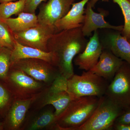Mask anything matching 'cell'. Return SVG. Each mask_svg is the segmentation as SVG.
I'll use <instances>...</instances> for the list:
<instances>
[{
  "instance_id": "obj_1",
  "label": "cell",
  "mask_w": 130,
  "mask_h": 130,
  "mask_svg": "<svg viewBox=\"0 0 130 130\" xmlns=\"http://www.w3.org/2000/svg\"><path fill=\"white\" fill-rule=\"evenodd\" d=\"M82 27L56 32L48 42V52H52L55 56V67L67 79L74 74L73 59L84 51L88 41L83 34Z\"/></svg>"
},
{
  "instance_id": "obj_2",
  "label": "cell",
  "mask_w": 130,
  "mask_h": 130,
  "mask_svg": "<svg viewBox=\"0 0 130 130\" xmlns=\"http://www.w3.org/2000/svg\"><path fill=\"white\" fill-rule=\"evenodd\" d=\"M99 98L83 96L72 100L61 113L55 117L50 129L77 130L90 118L98 103Z\"/></svg>"
},
{
  "instance_id": "obj_3",
  "label": "cell",
  "mask_w": 130,
  "mask_h": 130,
  "mask_svg": "<svg viewBox=\"0 0 130 130\" xmlns=\"http://www.w3.org/2000/svg\"><path fill=\"white\" fill-rule=\"evenodd\" d=\"M109 81L90 71L81 75L74 74L67 80V90L71 100L83 96L100 98L106 93Z\"/></svg>"
},
{
  "instance_id": "obj_4",
  "label": "cell",
  "mask_w": 130,
  "mask_h": 130,
  "mask_svg": "<svg viewBox=\"0 0 130 130\" xmlns=\"http://www.w3.org/2000/svg\"><path fill=\"white\" fill-rule=\"evenodd\" d=\"M5 80L10 86L8 89L17 100H26L40 95L49 86L16 68H10Z\"/></svg>"
},
{
  "instance_id": "obj_5",
  "label": "cell",
  "mask_w": 130,
  "mask_h": 130,
  "mask_svg": "<svg viewBox=\"0 0 130 130\" xmlns=\"http://www.w3.org/2000/svg\"><path fill=\"white\" fill-rule=\"evenodd\" d=\"M123 110L106 96H103L90 118L77 130L113 129L116 119Z\"/></svg>"
},
{
  "instance_id": "obj_6",
  "label": "cell",
  "mask_w": 130,
  "mask_h": 130,
  "mask_svg": "<svg viewBox=\"0 0 130 130\" xmlns=\"http://www.w3.org/2000/svg\"><path fill=\"white\" fill-rule=\"evenodd\" d=\"M67 80L61 76L56 78L32 104L34 108L38 110L51 105L55 109V117L61 113L72 100L67 90Z\"/></svg>"
},
{
  "instance_id": "obj_7",
  "label": "cell",
  "mask_w": 130,
  "mask_h": 130,
  "mask_svg": "<svg viewBox=\"0 0 130 130\" xmlns=\"http://www.w3.org/2000/svg\"><path fill=\"white\" fill-rule=\"evenodd\" d=\"M10 68L21 70L36 80L48 86L51 85L56 78L61 76L54 65L40 59H22L12 64Z\"/></svg>"
},
{
  "instance_id": "obj_8",
  "label": "cell",
  "mask_w": 130,
  "mask_h": 130,
  "mask_svg": "<svg viewBox=\"0 0 130 130\" xmlns=\"http://www.w3.org/2000/svg\"><path fill=\"white\" fill-rule=\"evenodd\" d=\"M105 95L122 109L130 106V65L124 61Z\"/></svg>"
},
{
  "instance_id": "obj_9",
  "label": "cell",
  "mask_w": 130,
  "mask_h": 130,
  "mask_svg": "<svg viewBox=\"0 0 130 130\" xmlns=\"http://www.w3.org/2000/svg\"><path fill=\"white\" fill-rule=\"evenodd\" d=\"M56 32L54 26L38 24L35 27L20 32H12V34L15 40L22 45L48 52V42Z\"/></svg>"
},
{
  "instance_id": "obj_10",
  "label": "cell",
  "mask_w": 130,
  "mask_h": 130,
  "mask_svg": "<svg viewBox=\"0 0 130 130\" xmlns=\"http://www.w3.org/2000/svg\"><path fill=\"white\" fill-rule=\"evenodd\" d=\"M99 37L103 49L107 50L114 55L130 65V43L121 35V31L112 29H101Z\"/></svg>"
},
{
  "instance_id": "obj_11",
  "label": "cell",
  "mask_w": 130,
  "mask_h": 130,
  "mask_svg": "<svg viewBox=\"0 0 130 130\" xmlns=\"http://www.w3.org/2000/svg\"><path fill=\"white\" fill-rule=\"evenodd\" d=\"M76 0H48L40 8L38 14V24L54 26L66 16Z\"/></svg>"
},
{
  "instance_id": "obj_12",
  "label": "cell",
  "mask_w": 130,
  "mask_h": 130,
  "mask_svg": "<svg viewBox=\"0 0 130 130\" xmlns=\"http://www.w3.org/2000/svg\"><path fill=\"white\" fill-rule=\"evenodd\" d=\"M103 50L100 41L99 31H95L84 51L74 58V64L80 70L89 71L98 62Z\"/></svg>"
},
{
  "instance_id": "obj_13",
  "label": "cell",
  "mask_w": 130,
  "mask_h": 130,
  "mask_svg": "<svg viewBox=\"0 0 130 130\" xmlns=\"http://www.w3.org/2000/svg\"><path fill=\"white\" fill-rule=\"evenodd\" d=\"M88 2L85 10L84 20L82 27V32L85 36H90L93 31L98 29H112L122 31L123 25H112L105 20V17L107 13V11L102 10L100 13H97L94 11Z\"/></svg>"
},
{
  "instance_id": "obj_14",
  "label": "cell",
  "mask_w": 130,
  "mask_h": 130,
  "mask_svg": "<svg viewBox=\"0 0 130 130\" xmlns=\"http://www.w3.org/2000/svg\"><path fill=\"white\" fill-rule=\"evenodd\" d=\"M40 95L26 100L15 99L8 112L6 124L8 129L22 130L28 110Z\"/></svg>"
},
{
  "instance_id": "obj_15",
  "label": "cell",
  "mask_w": 130,
  "mask_h": 130,
  "mask_svg": "<svg viewBox=\"0 0 130 130\" xmlns=\"http://www.w3.org/2000/svg\"><path fill=\"white\" fill-rule=\"evenodd\" d=\"M124 61L111 51L104 49L98 62L90 71L111 82Z\"/></svg>"
},
{
  "instance_id": "obj_16",
  "label": "cell",
  "mask_w": 130,
  "mask_h": 130,
  "mask_svg": "<svg viewBox=\"0 0 130 130\" xmlns=\"http://www.w3.org/2000/svg\"><path fill=\"white\" fill-rule=\"evenodd\" d=\"M90 0H81L74 3L66 16L55 24L57 32L83 26L85 19V7Z\"/></svg>"
},
{
  "instance_id": "obj_17",
  "label": "cell",
  "mask_w": 130,
  "mask_h": 130,
  "mask_svg": "<svg viewBox=\"0 0 130 130\" xmlns=\"http://www.w3.org/2000/svg\"><path fill=\"white\" fill-rule=\"evenodd\" d=\"M28 58L43 60L55 66V56L52 52H45L38 49L24 46L15 40L14 47L12 51L11 65L20 60Z\"/></svg>"
},
{
  "instance_id": "obj_18",
  "label": "cell",
  "mask_w": 130,
  "mask_h": 130,
  "mask_svg": "<svg viewBox=\"0 0 130 130\" xmlns=\"http://www.w3.org/2000/svg\"><path fill=\"white\" fill-rule=\"evenodd\" d=\"M9 27L12 32H18L26 30L38 24L37 16L35 13L22 12L15 18H9L0 19Z\"/></svg>"
},
{
  "instance_id": "obj_19",
  "label": "cell",
  "mask_w": 130,
  "mask_h": 130,
  "mask_svg": "<svg viewBox=\"0 0 130 130\" xmlns=\"http://www.w3.org/2000/svg\"><path fill=\"white\" fill-rule=\"evenodd\" d=\"M55 118V115L53 109H45L35 116L32 120L25 123L22 130L50 129Z\"/></svg>"
},
{
  "instance_id": "obj_20",
  "label": "cell",
  "mask_w": 130,
  "mask_h": 130,
  "mask_svg": "<svg viewBox=\"0 0 130 130\" xmlns=\"http://www.w3.org/2000/svg\"><path fill=\"white\" fill-rule=\"evenodd\" d=\"M25 0L0 3V19L10 18L12 15H18L23 12Z\"/></svg>"
},
{
  "instance_id": "obj_21",
  "label": "cell",
  "mask_w": 130,
  "mask_h": 130,
  "mask_svg": "<svg viewBox=\"0 0 130 130\" xmlns=\"http://www.w3.org/2000/svg\"><path fill=\"white\" fill-rule=\"evenodd\" d=\"M121 8L124 18L122 35L130 41V2L128 0H113Z\"/></svg>"
},
{
  "instance_id": "obj_22",
  "label": "cell",
  "mask_w": 130,
  "mask_h": 130,
  "mask_svg": "<svg viewBox=\"0 0 130 130\" xmlns=\"http://www.w3.org/2000/svg\"><path fill=\"white\" fill-rule=\"evenodd\" d=\"M12 50L2 47L0 49V78L5 80L9 72L11 66Z\"/></svg>"
},
{
  "instance_id": "obj_23",
  "label": "cell",
  "mask_w": 130,
  "mask_h": 130,
  "mask_svg": "<svg viewBox=\"0 0 130 130\" xmlns=\"http://www.w3.org/2000/svg\"><path fill=\"white\" fill-rule=\"evenodd\" d=\"M15 41L12 32L4 22L0 20V46L12 50Z\"/></svg>"
},
{
  "instance_id": "obj_24",
  "label": "cell",
  "mask_w": 130,
  "mask_h": 130,
  "mask_svg": "<svg viewBox=\"0 0 130 130\" xmlns=\"http://www.w3.org/2000/svg\"><path fill=\"white\" fill-rule=\"evenodd\" d=\"M15 100L12 94L8 89L0 84V111L10 108Z\"/></svg>"
},
{
  "instance_id": "obj_25",
  "label": "cell",
  "mask_w": 130,
  "mask_h": 130,
  "mask_svg": "<svg viewBox=\"0 0 130 130\" xmlns=\"http://www.w3.org/2000/svg\"><path fill=\"white\" fill-rule=\"evenodd\" d=\"M47 0H25V6L24 12L35 13L36 10L39 5L43 2Z\"/></svg>"
},
{
  "instance_id": "obj_26",
  "label": "cell",
  "mask_w": 130,
  "mask_h": 130,
  "mask_svg": "<svg viewBox=\"0 0 130 130\" xmlns=\"http://www.w3.org/2000/svg\"><path fill=\"white\" fill-rule=\"evenodd\" d=\"M115 124L130 125V106L123 109L122 112L116 119Z\"/></svg>"
},
{
  "instance_id": "obj_27",
  "label": "cell",
  "mask_w": 130,
  "mask_h": 130,
  "mask_svg": "<svg viewBox=\"0 0 130 130\" xmlns=\"http://www.w3.org/2000/svg\"><path fill=\"white\" fill-rule=\"evenodd\" d=\"M113 129L116 130H130V125L115 124Z\"/></svg>"
},
{
  "instance_id": "obj_28",
  "label": "cell",
  "mask_w": 130,
  "mask_h": 130,
  "mask_svg": "<svg viewBox=\"0 0 130 130\" xmlns=\"http://www.w3.org/2000/svg\"><path fill=\"white\" fill-rule=\"evenodd\" d=\"M100 0H90L88 2L90 4V5H91V6L92 7H94L96 3L99 1Z\"/></svg>"
},
{
  "instance_id": "obj_29",
  "label": "cell",
  "mask_w": 130,
  "mask_h": 130,
  "mask_svg": "<svg viewBox=\"0 0 130 130\" xmlns=\"http://www.w3.org/2000/svg\"><path fill=\"white\" fill-rule=\"evenodd\" d=\"M16 1V0H0V3L10 2H12L13 1Z\"/></svg>"
},
{
  "instance_id": "obj_30",
  "label": "cell",
  "mask_w": 130,
  "mask_h": 130,
  "mask_svg": "<svg viewBox=\"0 0 130 130\" xmlns=\"http://www.w3.org/2000/svg\"><path fill=\"white\" fill-rule=\"evenodd\" d=\"M4 127V123L0 122V130L3 129Z\"/></svg>"
},
{
  "instance_id": "obj_31",
  "label": "cell",
  "mask_w": 130,
  "mask_h": 130,
  "mask_svg": "<svg viewBox=\"0 0 130 130\" xmlns=\"http://www.w3.org/2000/svg\"><path fill=\"white\" fill-rule=\"evenodd\" d=\"M2 47L1 46H0V49H1V48Z\"/></svg>"
},
{
  "instance_id": "obj_32",
  "label": "cell",
  "mask_w": 130,
  "mask_h": 130,
  "mask_svg": "<svg viewBox=\"0 0 130 130\" xmlns=\"http://www.w3.org/2000/svg\"><path fill=\"white\" fill-rule=\"evenodd\" d=\"M128 1H129V2H130V0H128Z\"/></svg>"
},
{
  "instance_id": "obj_33",
  "label": "cell",
  "mask_w": 130,
  "mask_h": 130,
  "mask_svg": "<svg viewBox=\"0 0 130 130\" xmlns=\"http://www.w3.org/2000/svg\"><path fill=\"white\" fill-rule=\"evenodd\" d=\"M129 42L130 43V41H129Z\"/></svg>"
},
{
  "instance_id": "obj_34",
  "label": "cell",
  "mask_w": 130,
  "mask_h": 130,
  "mask_svg": "<svg viewBox=\"0 0 130 130\" xmlns=\"http://www.w3.org/2000/svg\"></svg>"
}]
</instances>
